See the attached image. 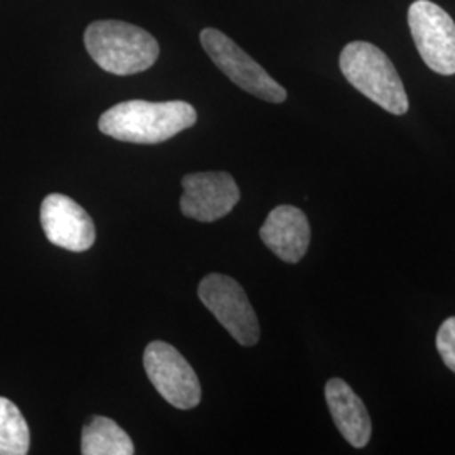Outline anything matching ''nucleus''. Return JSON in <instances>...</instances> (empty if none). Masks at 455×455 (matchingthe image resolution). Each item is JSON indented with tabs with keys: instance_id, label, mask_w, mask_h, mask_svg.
I'll return each mask as SVG.
<instances>
[{
	"instance_id": "1",
	"label": "nucleus",
	"mask_w": 455,
	"mask_h": 455,
	"mask_svg": "<svg viewBox=\"0 0 455 455\" xmlns=\"http://www.w3.org/2000/svg\"><path fill=\"white\" fill-rule=\"evenodd\" d=\"M197 122L193 105L186 101L131 100L100 116L98 129L115 140L131 144H161Z\"/></svg>"
},
{
	"instance_id": "2",
	"label": "nucleus",
	"mask_w": 455,
	"mask_h": 455,
	"mask_svg": "<svg viewBox=\"0 0 455 455\" xmlns=\"http://www.w3.org/2000/svg\"><path fill=\"white\" fill-rule=\"evenodd\" d=\"M84 46L103 71L129 76L147 71L159 58V43L146 29L122 20H97L84 31Z\"/></svg>"
},
{
	"instance_id": "3",
	"label": "nucleus",
	"mask_w": 455,
	"mask_h": 455,
	"mask_svg": "<svg viewBox=\"0 0 455 455\" xmlns=\"http://www.w3.org/2000/svg\"><path fill=\"white\" fill-rule=\"evenodd\" d=\"M342 75L358 92L393 115L408 112L407 92L390 58L366 41L349 43L339 56Z\"/></svg>"
},
{
	"instance_id": "4",
	"label": "nucleus",
	"mask_w": 455,
	"mask_h": 455,
	"mask_svg": "<svg viewBox=\"0 0 455 455\" xmlns=\"http://www.w3.org/2000/svg\"><path fill=\"white\" fill-rule=\"evenodd\" d=\"M201 44L212 63L218 66L231 82L246 93L270 103H283L287 92L261 68L250 54H246L227 34L206 28L201 31Z\"/></svg>"
},
{
	"instance_id": "5",
	"label": "nucleus",
	"mask_w": 455,
	"mask_h": 455,
	"mask_svg": "<svg viewBox=\"0 0 455 455\" xmlns=\"http://www.w3.org/2000/svg\"><path fill=\"white\" fill-rule=\"evenodd\" d=\"M201 302L218 323L242 346H255L260 339V324L243 287L231 276L210 274L197 287Z\"/></svg>"
},
{
	"instance_id": "6",
	"label": "nucleus",
	"mask_w": 455,
	"mask_h": 455,
	"mask_svg": "<svg viewBox=\"0 0 455 455\" xmlns=\"http://www.w3.org/2000/svg\"><path fill=\"white\" fill-rule=\"evenodd\" d=\"M408 26L423 63L443 76L455 75L452 17L430 0H415L408 9Z\"/></svg>"
},
{
	"instance_id": "7",
	"label": "nucleus",
	"mask_w": 455,
	"mask_h": 455,
	"mask_svg": "<svg viewBox=\"0 0 455 455\" xmlns=\"http://www.w3.org/2000/svg\"><path fill=\"white\" fill-rule=\"evenodd\" d=\"M144 366L150 383L167 403L180 410H191L199 405V379L174 346L163 341L150 342L144 353Z\"/></svg>"
},
{
	"instance_id": "8",
	"label": "nucleus",
	"mask_w": 455,
	"mask_h": 455,
	"mask_svg": "<svg viewBox=\"0 0 455 455\" xmlns=\"http://www.w3.org/2000/svg\"><path fill=\"white\" fill-rule=\"evenodd\" d=\"M182 188L180 212L201 223L225 218L240 201V188L228 172L188 174L182 178Z\"/></svg>"
},
{
	"instance_id": "9",
	"label": "nucleus",
	"mask_w": 455,
	"mask_h": 455,
	"mask_svg": "<svg viewBox=\"0 0 455 455\" xmlns=\"http://www.w3.org/2000/svg\"><path fill=\"white\" fill-rule=\"evenodd\" d=\"M41 225L51 243L69 251H86L97 238L90 214L65 195H49L43 201Z\"/></svg>"
},
{
	"instance_id": "10",
	"label": "nucleus",
	"mask_w": 455,
	"mask_h": 455,
	"mask_svg": "<svg viewBox=\"0 0 455 455\" xmlns=\"http://www.w3.org/2000/svg\"><path fill=\"white\" fill-rule=\"evenodd\" d=\"M260 238L280 260L299 263L309 250V220L295 206H276L267 216Z\"/></svg>"
},
{
	"instance_id": "11",
	"label": "nucleus",
	"mask_w": 455,
	"mask_h": 455,
	"mask_svg": "<svg viewBox=\"0 0 455 455\" xmlns=\"http://www.w3.org/2000/svg\"><path fill=\"white\" fill-rule=\"evenodd\" d=\"M325 402L342 437L355 449H363L371 439L373 425L363 400L339 378L325 383Z\"/></svg>"
},
{
	"instance_id": "12",
	"label": "nucleus",
	"mask_w": 455,
	"mask_h": 455,
	"mask_svg": "<svg viewBox=\"0 0 455 455\" xmlns=\"http://www.w3.org/2000/svg\"><path fill=\"white\" fill-rule=\"evenodd\" d=\"M135 452L129 434L107 417H93L83 427V455H132Z\"/></svg>"
},
{
	"instance_id": "13",
	"label": "nucleus",
	"mask_w": 455,
	"mask_h": 455,
	"mask_svg": "<svg viewBox=\"0 0 455 455\" xmlns=\"http://www.w3.org/2000/svg\"><path fill=\"white\" fill-rule=\"evenodd\" d=\"M31 445V432L20 410L0 396V455H26Z\"/></svg>"
},
{
	"instance_id": "14",
	"label": "nucleus",
	"mask_w": 455,
	"mask_h": 455,
	"mask_svg": "<svg viewBox=\"0 0 455 455\" xmlns=\"http://www.w3.org/2000/svg\"><path fill=\"white\" fill-rule=\"evenodd\" d=\"M437 351L445 366L455 373V315L445 319L437 332Z\"/></svg>"
}]
</instances>
